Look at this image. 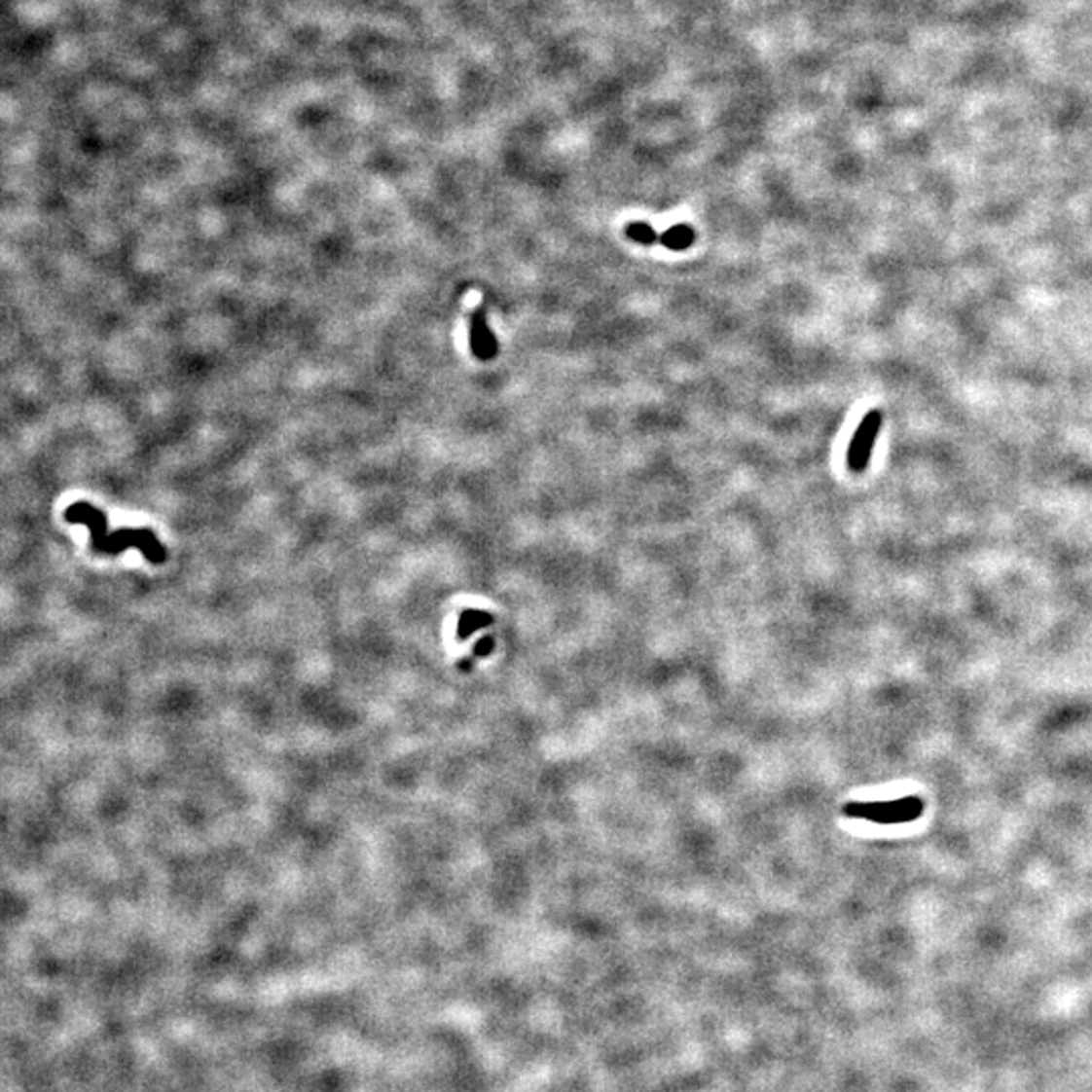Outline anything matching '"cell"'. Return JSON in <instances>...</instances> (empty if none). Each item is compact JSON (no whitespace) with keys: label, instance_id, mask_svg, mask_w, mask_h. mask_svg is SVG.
<instances>
[{"label":"cell","instance_id":"5b68a950","mask_svg":"<svg viewBox=\"0 0 1092 1092\" xmlns=\"http://www.w3.org/2000/svg\"><path fill=\"white\" fill-rule=\"evenodd\" d=\"M694 241H696V233L686 223L673 225L672 229H668L666 233H662V236H660V243L666 249H672V251H686L688 247H692Z\"/></svg>","mask_w":1092,"mask_h":1092},{"label":"cell","instance_id":"6da1fadb","mask_svg":"<svg viewBox=\"0 0 1092 1092\" xmlns=\"http://www.w3.org/2000/svg\"><path fill=\"white\" fill-rule=\"evenodd\" d=\"M65 520L71 525H84V527L90 528L91 546H93V551H97V553L118 555V553L126 551L127 546H136V549H140L142 555L150 563H164L166 561L164 546L150 530H146V528H142V530L124 528V530L108 532L106 514H103L99 508L88 504V502L71 504L65 510Z\"/></svg>","mask_w":1092,"mask_h":1092},{"label":"cell","instance_id":"3957f363","mask_svg":"<svg viewBox=\"0 0 1092 1092\" xmlns=\"http://www.w3.org/2000/svg\"><path fill=\"white\" fill-rule=\"evenodd\" d=\"M880 427H882V413L878 409L868 411L864 415V419L860 421V425H857V429H855V433L850 441V446H848V455H846V463L854 474H862L866 467L870 465Z\"/></svg>","mask_w":1092,"mask_h":1092},{"label":"cell","instance_id":"7a4b0ae2","mask_svg":"<svg viewBox=\"0 0 1092 1092\" xmlns=\"http://www.w3.org/2000/svg\"><path fill=\"white\" fill-rule=\"evenodd\" d=\"M923 810H925L923 799L910 795V797L884 801V803H848L844 805V816L889 825V823L915 821L923 816Z\"/></svg>","mask_w":1092,"mask_h":1092},{"label":"cell","instance_id":"52a82bcc","mask_svg":"<svg viewBox=\"0 0 1092 1092\" xmlns=\"http://www.w3.org/2000/svg\"><path fill=\"white\" fill-rule=\"evenodd\" d=\"M490 621H491V619H490V615H486V613L467 611V613H463V617H461V621H459V634L470 636L476 628L488 626Z\"/></svg>","mask_w":1092,"mask_h":1092},{"label":"cell","instance_id":"277c9868","mask_svg":"<svg viewBox=\"0 0 1092 1092\" xmlns=\"http://www.w3.org/2000/svg\"><path fill=\"white\" fill-rule=\"evenodd\" d=\"M470 346L480 360H491L498 354V341L486 322V309L478 308L470 324Z\"/></svg>","mask_w":1092,"mask_h":1092},{"label":"cell","instance_id":"8992f818","mask_svg":"<svg viewBox=\"0 0 1092 1092\" xmlns=\"http://www.w3.org/2000/svg\"><path fill=\"white\" fill-rule=\"evenodd\" d=\"M626 236L630 239H634L636 243H641V245H654V243L660 241V236L656 233V229L649 223H639V221L628 225Z\"/></svg>","mask_w":1092,"mask_h":1092}]
</instances>
